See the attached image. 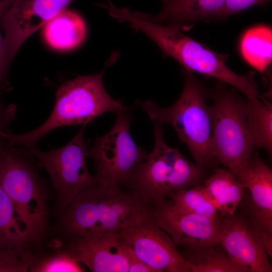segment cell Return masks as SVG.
Segmentation results:
<instances>
[{"label":"cell","instance_id":"obj_6","mask_svg":"<svg viewBox=\"0 0 272 272\" xmlns=\"http://www.w3.org/2000/svg\"><path fill=\"white\" fill-rule=\"evenodd\" d=\"M163 132L162 125L154 122V148L137 168L130 186L148 205L197 184L203 176V169L166 144Z\"/></svg>","mask_w":272,"mask_h":272},{"label":"cell","instance_id":"obj_30","mask_svg":"<svg viewBox=\"0 0 272 272\" xmlns=\"http://www.w3.org/2000/svg\"><path fill=\"white\" fill-rule=\"evenodd\" d=\"M17 0H0V19L14 6Z\"/></svg>","mask_w":272,"mask_h":272},{"label":"cell","instance_id":"obj_22","mask_svg":"<svg viewBox=\"0 0 272 272\" xmlns=\"http://www.w3.org/2000/svg\"><path fill=\"white\" fill-rule=\"evenodd\" d=\"M181 255L191 272L247 271L229 257L220 242L207 247L187 248Z\"/></svg>","mask_w":272,"mask_h":272},{"label":"cell","instance_id":"obj_26","mask_svg":"<svg viewBox=\"0 0 272 272\" xmlns=\"http://www.w3.org/2000/svg\"><path fill=\"white\" fill-rule=\"evenodd\" d=\"M271 0H226L216 18H223L255 5L266 4Z\"/></svg>","mask_w":272,"mask_h":272},{"label":"cell","instance_id":"obj_5","mask_svg":"<svg viewBox=\"0 0 272 272\" xmlns=\"http://www.w3.org/2000/svg\"><path fill=\"white\" fill-rule=\"evenodd\" d=\"M142 108L154 122L173 127L198 166L203 169L215 161L210 107L205 100L203 89L191 73L188 72L182 92L173 105L161 107L148 100L142 103Z\"/></svg>","mask_w":272,"mask_h":272},{"label":"cell","instance_id":"obj_27","mask_svg":"<svg viewBox=\"0 0 272 272\" xmlns=\"http://www.w3.org/2000/svg\"><path fill=\"white\" fill-rule=\"evenodd\" d=\"M17 107L15 104H6L0 98V142L5 138L2 133L16 118Z\"/></svg>","mask_w":272,"mask_h":272},{"label":"cell","instance_id":"obj_16","mask_svg":"<svg viewBox=\"0 0 272 272\" xmlns=\"http://www.w3.org/2000/svg\"><path fill=\"white\" fill-rule=\"evenodd\" d=\"M226 0H173L164 5L157 15L132 12L139 18L176 26L181 29L187 25L207 18H215Z\"/></svg>","mask_w":272,"mask_h":272},{"label":"cell","instance_id":"obj_20","mask_svg":"<svg viewBox=\"0 0 272 272\" xmlns=\"http://www.w3.org/2000/svg\"><path fill=\"white\" fill-rule=\"evenodd\" d=\"M5 142H0V165ZM30 245L28 235L15 206L4 190L0 177V251L14 250L19 254Z\"/></svg>","mask_w":272,"mask_h":272},{"label":"cell","instance_id":"obj_7","mask_svg":"<svg viewBox=\"0 0 272 272\" xmlns=\"http://www.w3.org/2000/svg\"><path fill=\"white\" fill-rule=\"evenodd\" d=\"M246 101L220 89L210 107L213 157L236 178L248 163L254 148L247 122Z\"/></svg>","mask_w":272,"mask_h":272},{"label":"cell","instance_id":"obj_24","mask_svg":"<svg viewBox=\"0 0 272 272\" xmlns=\"http://www.w3.org/2000/svg\"><path fill=\"white\" fill-rule=\"evenodd\" d=\"M178 210L207 217L220 222L218 211L213 205L205 185H198L166 195Z\"/></svg>","mask_w":272,"mask_h":272},{"label":"cell","instance_id":"obj_9","mask_svg":"<svg viewBox=\"0 0 272 272\" xmlns=\"http://www.w3.org/2000/svg\"><path fill=\"white\" fill-rule=\"evenodd\" d=\"M116 114L113 126L97 137L88 154L94 161L99 185L130 188L137 168L149 153L139 147L130 134L131 117L128 108Z\"/></svg>","mask_w":272,"mask_h":272},{"label":"cell","instance_id":"obj_13","mask_svg":"<svg viewBox=\"0 0 272 272\" xmlns=\"http://www.w3.org/2000/svg\"><path fill=\"white\" fill-rule=\"evenodd\" d=\"M73 0H17L0 19L7 61L14 58L23 43Z\"/></svg>","mask_w":272,"mask_h":272},{"label":"cell","instance_id":"obj_23","mask_svg":"<svg viewBox=\"0 0 272 272\" xmlns=\"http://www.w3.org/2000/svg\"><path fill=\"white\" fill-rule=\"evenodd\" d=\"M247 122L254 148L272 153V104L259 98L246 101Z\"/></svg>","mask_w":272,"mask_h":272},{"label":"cell","instance_id":"obj_29","mask_svg":"<svg viewBox=\"0 0 272 272\" xmlns=\"http://www.w3.org/2000/svg\"><path fill=\"white\" fill-rule=\"evenodd\" d=\"M128 251L129 257L128 272H157L155 269L135 256L129 248Z\"/></svg>","mask_w":272,"mask_h":272},{"label":"cell","instance_id":"obj_28","mask_svg":"<svg viewBox=\"0 0 272 272\" xmlns=\"http://www.w3.org/2000/svg\"><path fill=\"white\" fill-rule=\"evenodd\" d=\"M8 64L4 36L0 31V94L10 89L6 74Z\"/></svg>","mask_w":272,"mask_h":272},{"label":"cell","instance_id":"obj_2","mask_svg":"<svg viewBox=\"0 0 272 272\" xmlns=\"http://www.w3.org/2000/svg\"><path fill=\"white\" fill-rule=\"evenodd\" d=\"M39 162L26 148L3 147L0 165L2 185L12 200L27 232L30 244L38 245L50 237L49 183L40 174Z\"/></svg>","mask_w":272,"mask_h":272},{"label":"cell","instance_id":"obj_3","mask_svg":"<svg viewBox=\"0 0 272 272\" xmlns=\"http://www.w3.org/2000/svg\"><path fill=\"white\" fill-rule=\"evenodd\" d=\"M120 22H127L153 40L164 54L175 59L189 73L195 72L215 78L235 87L247 99L260 98L254 73L240 75L226 64L228 54L216 52L183 34L180 29L143 20L132 15L128 9L118 16Z\"/></svg>","mask_w":272,"mask_h":272},{"label":"cell","instance_id":"obj_31","mask_svg":"<svg viewBox=\"0 0 272 272\" xmlns=\"http://www.w3.org/2000/svg\"><path fill=\"white\" fill-rule=\"evenodd\" d=\"M173 0H163L164 5H167L172 2Z\"/></svg>","mask_w":272,"mask_h":272},{"label":"cell","instance_id":"obj_15","mask_svg":"<svg viewBox=\"0 0 272 272\" xmlns=\"http://www.w3.org/2000/svg\"><path fill=\"white\" fill-rule=\"evenodd\" d=\"M60 240L62 248L91 271L128 272V248L118 233Z\"/></svg>","mask_w":272,"mask_h":272},{"label":"cell","instance_id":"obj_17","mask_svg":"<svg viewBox=\"0 0 272 272\" xmlns=\"http://www.w3.org/2000/svg\"><path fill=\"white\" fill-rule=\"evenodd\" d=\"M19 255L30 272H81V263L61 246L56 238L38 245H30Z\"/></svg>","mask_w":272,"mask_h":272},{"label":"cell","instance_id":"obj_19","mask_svg":"<svg viewBox=\"0 0 272 272\" xmlns=\"http://www.w3.org/2000/svg\"><path fill=\"white\" fill-rule=\"evenodd\" d=\"M205 186L218 212L223 217L235 214L244 197L245 188L229 169H216L206 179Z\"/></svg>","mask_w":272,"mask_h":272},{"label":"cell","instance_id":"obj_25","mask_svg":"<svg viewBox=\"0 0 272 272\" xmlns=\"http://www.w3.org/2000/svg\"><path fill=\"white\" fill-rule=\"evenodd\" d=\"M28 267L19 254L13 250L0 251V272H26Z\"/></svg>","mask_w":272,"mask_h":272},{"label":"cell","instance_id":"obj_4","mask_svg":"<svg viewBox=\"0 0 272 272\" xmlns=\"http://www.w3.org/2000/svg\"><path fill=\"white\" fill-rule=\"evenodd\" d=\"M103 71L94 75L80 76L60 85L51 114L38 127L26 133L15 134L9 129L3 133L10 146L29 149L52 130L65 125L87 124L107 112L124 108L121 100L113 99L102 82Z\"/></svg>","mask_w":272,"mask_h":272},{"label":"cell","instance_id":"obj_14","mask_svg":"<svg viewBox=\"0 0 272 272\" xmlns=\"http://www.w3.org/2000/svg\"><path fill=\"white\" fill-rule=\"evenodd\" d=\"M237 178L250 192L247 219L272 247V171L252 154Z\"/></svg>","mask_w":272,"mask_h":272},{"label":"cell","instance_id":"obj_10","mask_svg":"<svg viewBox=\"0 0 272 272\" xmlns=\"http://www.w3.org/2000/svg\"><path fill=\"white\" fill-rule=\"evenodd\" d=\"M118 234L135 256L157 272H191L171 238L157 224L150 205Z\"/></svg>","mask_w":272,"mask_h":272},{"label":"cell","instance_id":"obj_8","mask_svg":"<svg viewBox=\"0 0 272 272\" xmlns=\"http://www.w3.org/2000/svg\"><path fill=\"white\" fill-rule=\"evenodd\" d=\"M83 124L64 146L43 152L34 146L28 149L48 173L56 194L52 214L63 211L81 192L99 185L96 175L86 165L89 141L84 139Z\"/></svg>","mask_w":272,"mask_h":272},{"label":"cell","instance_id":"obj_21","mask_svg":"<svg viewBox=\"0 0 272 272\" xmlns=\"http://www.w3.org/2000/svg\"><path fill=\"white\" fill-rule=\"evenodd\" d=\"M243 58L260 73L265 72L272 60V31L265 25L250 28L243 35L240 42Z\"/></svg>","mask_w":272,"mask_h":272},{"label":"cell","instance_id":"obj_1","mask_svg":"<svg viewBox=\"0 0 272 272\" xmlns=\"http://www.w3.org/2000/svg\"><path fill=\"white\" fill-rule=\"evenodd\" d=\"M133 191L98 185L80 193L62 211L53 213L50 236L61 240L117 233L146 210Z\"/></svg>","mask_w":272,"mask_h":272},{"label":"cell","instance_id":"obj_12","mask_svg":"<svg viewBox=\"0 0 272 272\" xmlns=\"http://www.w3.org/2000/svg\"><path fill=\"white\" fill-rule=\"evenodd\" d=\"M158 226L176 246L207 247L220 242V221L180 211L165 197L150 205Z\"/></svg>","mask_w":272,"mask_h":272},{"label":"cell","instance_id":"obj_11","mask_svg":"<svg viewBox=\"0 0 272 272\" xmlns=\"http://www.w3.org/2000/svg\"><path fill=\"white\" fill-rule=\"evenodd\" d=\"M220 243L229 257L250 272H271L272 248L248 220L234 214L220 219Z\"/></svg>","mask_w":272,"mask_h":272},{"label":"cell","instance_id":"obj_18","mask_svg":"<svg viewBox=\"0 0 272 272\" xmlns=\"http://www.w3.org/2000/svg\"><path fill=\"white\" fill-rule=\"evenodd\" d=\"M43 36L47 44L58 50H69L80 45L86 34L85 22L78 13L66 9L44 26Z\"/></svg>","mask_w":272,"mask_h":272}]
</instances>
